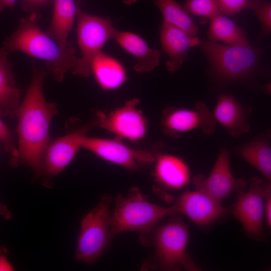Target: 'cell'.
Wrapping results in <instances>:
<instances>
[{
	"label": "cell",
	"mask_w": 271,
	"mask_h": 271,
	"mask_svg": "<svg viewBox=\"0 0 271 271\" xmlns=\"http://www.w3.org/2000/svg\"><path fill=\"white\" fill-rule=\"evenodd\" d=\"M91 74L104 90L116 89L127 79L122 64L116 59L102 52L95 56L92 62Z\"/></svg>",
	"instance_id": "21"
},
{
	"label": "cell",
	"mask_w": 271,
	"mask_h": 271,
	"mask_svg": "<svg viewBox=\"0 0 271 271\" xmlns=\"http://www.w3.org/2000/svg\"><path fill=\"white\" fill-rule=\"evenodd\" d=\"M250 0H218L220 13L223 15L234 14L248 8Z\"/></svg>",
	"instance_id": "28"
},
{
	"label": "cell",
	"mask_w": 271,
	"mask_h": 271,
	"mask_svg": "<svg viewBox=\"0 0 271 271\" xmlns=\"http://www.w3.org/2000/svg\"><path fill=\"white\" fill-rule=\"evenodd\" d=\"M38 19L35 13L21 19L16 31L6 38L3 47L9 53L21 51L44 61L54 79L61 82L66 72L76 65L78 58L64 53L58 44L40 28Z\"/></svg>",
	"instance_id": "2"
},
{
	"label": "cell",
	"mask_w": 271,
	"mask_h": 271,
	"mask_svg": "<svg viewBox=\"0 0 271 271\" xmlns=\"http://www.w3.org/2000/svg\"><path fill=\"white\" fill-rule=\"evenodd\" d=\"M176 213L173 206L164 207L150 202L140 190L132 188L127 195H117L112 212V239L124 232H136L143 236L151 233L165 217Z\"/></svg>",
	"instance_id": "3"
},
{
	"label": "cell",
	"mask_w": 271,
	"mask_h": 271,
	"mask_svg": "<svg viewBox=\"0 0 271 271\" xmlns=\"http://www.w3.org/2000/svg\"><path fill=\"white\" fill-rule=\"evenodd\" d=\"M137 1V0H123V3L127 6H131Z\"/></svg>",
	"instance_id": "34"
},
{
	"label": "cell",
	"mask_w": 271,
	"mask_h": 271,
	"mask_svg": "<svg viewBox=\"0 0 271 271\" xmlns=\"http://www.w3.org/2000/svg\"><path fill=\"white\" fill-rule=\"evenodd\" d=\"M33 77L25 97L15 111L18 119L19 161L40 174L44 152L49 145L51 120L58 113L57 105L44 96L43 82L48 73L32 62Z\"/></svg>",
	"instance_id": "1"
},
{
	"label": "cell",
	"mask_w": 271,
	"mask_h": 271,
	"mask_svg": "<svg viewBox=\"0 0 271 271\" xmlns=\"http://www.w3.org/2000/svg\"><path fill=\"white\" fill-rule=\"evenodd\" d=\"M173 207L176 213L200 226L210 224L229 212L220 202L197 189L183 193L175 200Z\"/></svg>",
	"instance_id": "14"
},
{
	"label": "cell",
	"mask_w": 271,
	"mask_h": 271,
	"mask_svg": "<svg viewBox=\"0 0 271 271\" xmlns=\"http://www.w3.org/2000/svg\"><path fill=\"white\" fill-rule=\"evenodd\" d=\"M207 35L209 41L227 45H248L245 33L232 20L219 14L210 19Z\"/></svg>",
	"instance_id": "23"
},
{
	"label": "cell",
	"mask_w": 271,
	"mask_h": 271,
	"mask_svg": "<svg viewBox=\"0 0 271 271\" xmlns=\"http://www.w3.org/2000/svg\"><path fill=\"white\" fill-rule=\"evenodd\" d=\"M213 74L224 82L240 81L257 68L261 51L248 45H223L210 41L198 45Z\"/></svg>",
	"instance_id": "4"
},
{
	"label": "cell",
	"mask_w": 271,
	"mask_h": 271,
	"mask_svg": "<svg viewBox=\"0 0 271 271\" xmlns=\"http://www.w3.org/2000/svg\"><path fill=\"white\" fill-rule=\"evenodd\" d=\"M96 120L49 144L43 157L41 173L53 177L60 173L73 160L82 141Z\"/></svg>",
	"instance_id": "13"
},
{
	"label": "cell",
	"mask_w": 271,
	"mask_h": 271,
	"mask_svg": "<svg viewBox=\"0 0 271 271\" xmlns=\"http://www.w3.org/2000/svg\"><path fill=\"white\" fill-rule=\"evenodd\" d=\"M188 239V227L180 218L170 219L156 230L154 243L158 265L161 269L200 270L187 251Z\"/></svg>",
	"instance_id": "7"
},
{
	"label": "cell",
	"mask_w": 271,
	"mask_h": 271,
	"mask_svg": "<svg viewBox=\"0 0 271 271\" xmlns=\"http://www.w3.org/2000/svg\"><path fill=\"white\" fill-rule=\"evenodd\" d=\"M114 39L126 51L137 59L134 70L139 72L153 71L160 62L161 52L151 48L138 35L129 32L118 30Z\"/></svg>",
	"instance_id": "19"
},
{
	"label": "cell",
	"mask_w": 271,
	"mask_h": 271,
	"mask_svg": "<svg viewBox=\"0 0 271 271\" xmlns=\"http://www.w3.org/2000/svg\"><path fill=\"white\" fill-rule=\"evenodd\" d=\"M50 24L46 32L59 46L64 53L75 56V50L68 41L69 35L76 18L79 5L74 0H53Z\"/></svg>",
	"instance_id": "17"
},
{
	"label": "cell",
	"mask_w": 271,
	"mask_h": 271,
	"mask_svg": "<svg viewBox=\"0 0 271 271\" xmlns=\"http://www.w3.org/2000/svg\"><path fill=\"white\" fill-rule=\"evenodd\" d=\"M139 104V99L134 98L107 113L99 111L96 114V123L116 136L118 140H141L146 134L148 122L138 108Z\"/></svg>",
	"instance_id": "8"
},
{
	"label": "cell",
	"mask_w": 271,
	"mask_h": 271,
	"mask_svg": "<svg viewBox=\"0 0 271 271\" xmlns=\"http://www.w3.org/2000/svg\"><path fill=\"white\" fill-rule=\"evenodd\" d=\"M53 0H21L22 7L26 11L35 13Z\"/></svg>",
	"instance_id": "29"
},
{
	"label": "cell",
	"mask_w": 271,
	"mask_h": 271,
	"mask_svg": "<svg viewBox=\"0 0 271 271\" xmlns=\"http://www.w3.org/2000/svg\"><path fill=\"white\" fill-rule=\"evenodd\" d=\"M212 111L216 123L230 136L238 137L249 131L251 109L241 104L232 95L221 94Z\"/></svg>",
	"instance_id": "16"
},
{
	"label": "cell",
	"mask_w": 271,
	"mask_h": 271,
	"mask_svg": "<svg viewBox=\"0 0 271 271\" xmlns=\"http://www.w3.org/2000/svg\"><path fill=\"white\" fill-rule=\"evenodd\" d=\"M154 176L164 187L173 190L185 187L190 179L189 166L182 158L168 154H161L154 159Z\"/></svg>",
	"instance_id": "18"
},
{
	"label": "cell",
	"mask_w": 271,
	"mask_h": 271,
	"mask_svg": "<svg viewBox=\"0 0 271 271\" xmlns=\"http://www.w3.org/2000/svg\"><path fill=\"white\" fill-rule=\"evenodd\" d=\"M161 11L163 21L192 36H197L199 29L191 16L175 0H153Z\"/></svg>",
	"instance_id": "24"
},
{
	"label": "cell",
	"mask_w": 271,
	"mask_h": 271,
	"mask_svg": "<svg viewBox=\"0 0 271 271\" xmlns=\"http://www.w3.org/2000/svg\"><path fill=\"white\" fill-rule=\"evenodd\" d=\"M9 53L3 47L0 49V116L13 117L20 104L21 93L16 86Z\"/></svg>",
	"instance_id": "20"
},
{
	"label": "cell",
	"mask_w": 271,
	"mask_h": 271,
	"mask_svg": "<svg viewBox=\"0 0 271 271\" xmlns=\"http://www.w3.org/2000/svg\"><path fill=\"white\" fill-rule=\"evenodd\" d=\"M0 216H2L4 219L10 220L12 217V214L8 208L0 202Z\"/></svg>",
	"instance_id": "33"
},
{
	"label": "cell",
	"mask_w": 271,
	"mask_h": 271,
	"mask_svg": "<svg viewBox=\"0 0 271 271\" xmlns=\"http://www.w3.org/2000/svg\"><path fill=\"white\" fill-rule=\"evenodd\" d=\"M184 7L189 14L209 19L221 14L218 0H187Z\"/></svg>",
	"instance_id": "26"
},
{
	"label": "cell",
	"mask_w": 271,
	"mask_h": 271,
	"mask_svg": "<svg viewBox=\"0 0 271 271\" xmlns=\"http://www.w3.org/2000/svg\"><path fill=\"white\" fill-rule=\"evenodd\" d=\"M111 202V197L104 194L97 205L83 218L75 253L77 260L87 263L96 261L112 239Z\"/></svg>",
	"instance_id": "5"
},
{
	"label": "cell",
	"mask_w": 271,
	"mask_h": 271,
	"mask_svg": "<svg viewBox=\"0 0 271 271\" xmlns=\"http://www.w3.org/2000/svg\"><path fill=\"white\" fill-rule=\"evenodd\" d=\"M77 43L81 52L73 68V73L84 77L91 74V66L95 56L105 43L114 39L118 30L111 19L100 17L83 11L79 6L76 16Z\"/></svg>",
	"instance_id": "6"
},
{
	"label": "cell",
	"mask_w": 271,
	"mask_h": 271,
	"mask_svg": "<svg viewBox=\"0 0 271 271\" xmlns=\"http://www.w3.org/2000/svg\"><path fill=\"white\" fill-rule=\"evenodd\" d=\"M269 181L252 177L249 189L239 196L233 210L244 231L253 236H259L263 232L264 202L270 187Z\"/></svg>",
	"instance_id": "10"
},
{
	"label": "cell",
	"mask_w": 271,
	"mask_h": 271,
	"mask_svg": "<svg viewBox=\"0 0 271 271\" xmlns=\"http://www.w3.org/2000/svg\"><path fill=\"white\" fill-rule=\"evenodd\" d=\"M161 123L163 132L175 138L197 129L206 134H212L217 124L212 111L201 101L196 102L193 109L167 108L162 114Z\"/></svg>",
	"instance_id": "9"
},
{
	"label": "cell",
	"mask_w": 271,
	"mask_h": 271,
	"mask_svg": "<svg viewBox=\"0 0 271 271\" xmlns=\"http://www.w3.org/2000/svg\"><path fill=\"white\" fill-rule=\"evenodd\" d=\"M14 270V267L9 261L5 249L0 250V271Z\"/></svg>",
	"instance_id": "31"
},
{
	"label": "cell",
	"mask_w": 271,
	"mask_h": 271,
	"mask_svg": "<svg viewBox=\"0 0 271 271\" xmlns=\"http://www.w3.org/2000/svg\"><path fill=\"white\" fill-rule=\"evenodd\" d=\"M82 148L131 172L139 170L144 164L154 162L155 157L150 152L132 149L118 139L90 138L85 136L82 141Z\"/></svg>",
	"instance_id": "11"
},
{
	"label": "cell",
	"mask_w": 271,
	"mask_h": 271,
	"mask_svg": "<svg viewBox=\"0 0 271 271\" xmlns=\"http://www.w3.org/2000/svg\"><path fill=\"white\" fill-rule=\"evenodd\" d=\"M18 0H0V12L5 9L13 8Z\"/></svg>",
	"instance_id": "32"
},
{
	"label": "cell",
	"mask_w": 271,
	"mask_h": 271,
	"mask_svg": "<svg viewBox=\"0 0 271 271\" xmlns=\"http://www.w3.org/2000/svg\"><path fill=\"white\" fill-rule=\"evenodd\" d=\"M1 117L0 116V142L3 144L6 152L11 156L12 164L15 165L19 161L18 148L15 143L10 130Z\"/></svg>",
	"instance_id": "27"
},
{
	"label": "cell",
	"mask_w": 271,
	"mask_h": 271,
	"mask_svg": "<svg viewBox=\"0 0 271 271\" xmlns=\"http://www.w3.org/2000/svg\"><path fill=\"white\" fill-rule=\"evenodd\" d=\"M268 134L257 136L237 148L239 156L257 170L265 178L271 179V146Z\"/></svg>",
	"instance_id": "22"
},
{
	"label": "cell",
	"mask_w": 271,
	"mask_h": 271,
	"mask_svg": "<svg viewBox=\"0 0 271 271\" xmlns=\"http://www.w3.org/2000/svg\"><path fill=\"white\" fill-rule=\"evenodd\" d=\"M248 8L252 10L261 26V36L269 35L271 31V4L265 0H250Z\"/></svg>",
	"instance_id": "25"
},
{
	"label": "cell",
	"mask_w": 271,
	"mask_h": 271,
	"mask_svg": "<svg viewBox=\"0 0 271 271\" xmlns=\"http://www.w3.org/2000/svg\"><path fill=\"white\" fill-rule=\"evenodd\" d=\"M264 220L268 228L271 227V187L266 191L264 202Z\"/></svg>",
	"instance_id": "30"
},
{
	"label": "cell",
	"mask_w": 271,
	"mask_h": 271,
	"mask_svg": "<svg viewBox=\"0 0 271 271\" xmlns=\"http://www.w3.org/2000/svg\"><path fill=\"white\" fill-rule=\"evenodd\" d=\"M193 183L196 189L220 202L231 193L241 191L246 186L244 180L236 179L232 175L229 152L226 147L220 149L209 175L198 174L194 177Z\"/></svg>",
	"instance_id": "12"
},
{
	"label": "cell",
	"mask_w": 271,
	"mask_h": 271,
	"mask_svg": "<svg viewBox=\"0 0 271 271\" xmlns=\"http://www.w3.org/2000/svg\"><path fill=\"white\" fill-rule=\"evenodd\" d=\"M160 38L162 49L169 58L166 65L170 72L179 70L190 49L198 46L201 42L197 36L190 35L164 21L160 27Z\"/></svg>",
	"instance_id": "15"
}]
</instances>
